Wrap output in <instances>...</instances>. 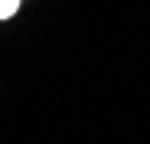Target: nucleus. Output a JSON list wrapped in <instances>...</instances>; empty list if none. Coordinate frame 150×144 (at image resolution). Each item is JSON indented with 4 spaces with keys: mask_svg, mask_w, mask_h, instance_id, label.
Wrapping results in <instances>:
<instances>
[{
    "mask_svg": "<svg viewBox=\"0 0 150 144\" xmlns=\"http://www.w3.org/2000/svg\"><path fill=\"white\" fill-rule=\"evenodd\" d=\"M19 10V0H0V19H10Z\"/></svg>",
    "mask_w": 150,
    "mask_h": 144,
    "instance_id": "nucleus-1",
    "label": "nucleus"
}]
</instances>
